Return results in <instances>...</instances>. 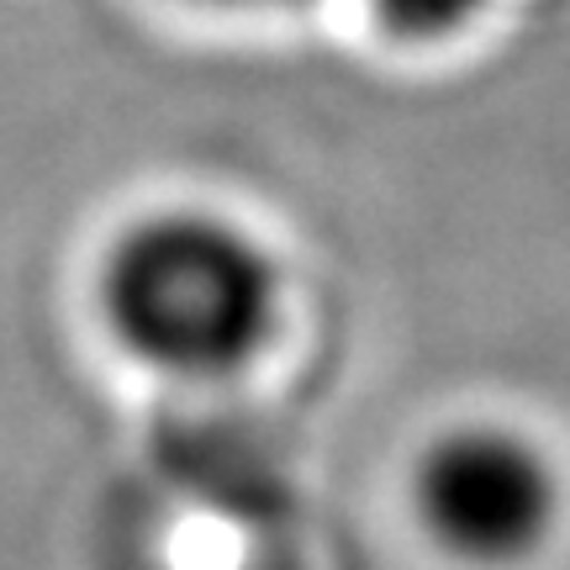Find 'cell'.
<instances>
[{
    "label": "cell",
    "instance_id": "1",
    "mask_svg": "<svg viewBox=\"0 0 570 570\" xmlns=\"http://www.w3.org/2000/svg\"><path fill=\"white\" fill-rule=\"evenodd\" d=\"M281 265L269 248L206 206H159L101 254L96 306L111 338L175 381L248 370L281 323Z\"/></svg>",
    "mask_w": 570,
    "mask_h": 570
},
{
    "label": "cell",
    "instance_id": "2",
    "mask_svg": "<svg viewBox=\"0 0 570 570\" xmlns=\"http://www.w3.org/2000/svg\"><path fill=\"white\" fill-rule=\"evenodd\" d=\"M560 491L554 465L529 433L460 423L412 465V512L423 533L465 566H512L544 544Z\"/></svg>",
    "mask_w": 570,
    "mask_h": 570
},
{
    "label": "cell",
    "instance_id": "3",
    "mask_svg": "<svg viewBox=\"0 0 570 570\" xmlns=\"http://www.w3.org/2000/svg\"><path fill=\"white\" fill-rule=\"evenodd\" d=\"M375 27L396 42H449L487 11L491 0H365Z\"/></svg>",
    "mask_w": 570,
    "mask_h": 570
},
{
    "label": "cell",
    "instance_id": "4",
    "mask_svg": "<svg viewBox=\"0 0 570 570\" xmlns=\"http://www.w3.org/2000/svg\"><path fill=\"white\" fill-rule=\"evenodd\" d=\"M202 6H227V11H281V6H306V0H202Z\"/></svg>",
    "mask_w": 570,
    "mask_h": 570
}]
</instances>
